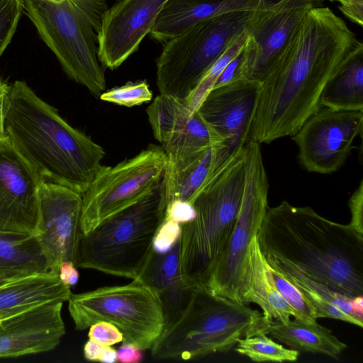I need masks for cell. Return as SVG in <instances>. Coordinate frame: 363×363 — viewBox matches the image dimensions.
Wrapping results in <instances>:
<instances>
[{
  "mask_svg": "<svg viewBox=\"0 0 363 363\" xmlns=\"http://www.w3.org/2000/svg\"><path fill=\"white\" fill-rule=\"evenodd\" d=\"M235 350L257 362H294L299 355L298 351L286 348L261 333H251L240 338Z\"/></svg>",
  "mask_w": 363,
  "mask_h": 363,
  "instance_id": "cell-28",
  "label": "cell"
},
{
  "mask_svg": "<svg viewBox=\"0 0 363 363\" xmlns=\"http://www.w3.org/2000/svg\"><path fill=\"white\" fill-rule=\"evenodd\" d=\"M180 234L181 224L164 220L155 235L152 248L158 252L168 251L179 238Z\"/></svg>",
  "mask_w": 363,
  "mask_h": 363,
  "instance_id": "cell-33",
  "label": "cell"
},
{
  "mask_svg": "<svg viewBox=\"0 0 363 363\" xmlns=\"http://www.w3.org/2000/svg\"><path fill=\"white\" fill-rule=\"evenodd\" d=\"M62 301L49 302L0 323V358L54 350L65 335Z\"/></svg>",
  "mask_w": 363,
  "mask_h": 363,
  "instance_id": "cell-18",
  "label": "cell"
},
{
  "mask_svg": "<svg viewBox=\"0 0 363 363\" xmlns=\"http://www.w3.org/2000/svg\"><path fill=\"white\" fill-rule=\"evenodd\" d=\"M4 126L15 148L45 180L82 194L103 165L104 148L69 125L24 80L11 85Z\"/></svg>",
  "mask_w": 363,
  "mask_h": 363,
  "instance_id": "cell-3",
  "label": "cell"
},
{
  "mask_svg": "<svg viewBox=\"0 0 363 363\" xmlns=\"http://www.w3.org/2000/svg\"><path fill=\"white\" fill-rule=\"evenodd\" d=\"M260 0H167L150 32L164 43L194 25L218 14L233 11H252Z\"/></svg>",
  "mask_w": 363,
  "mask_h": 363,
  "instance_id": "cell-22",
  "label": "cell"
},
{
  "mask_svg": "<svg viewBox=\"0 0 363 363\" xmlns=\"http://www.w3.org/2000/svg\"><path fill=\"white\" fill-rule=\"evenodd\" d=\"M146 112L153 135L167 158L223 145L220 138L183 99L160 94Z\"/></svg>",
  "mask_w": 363,
  "mask_h": 363,
  "instance_id": "cell-17",
  "label": "cell"
},
{
  "mask_svg": "<svg viewBox=\"0 0 363 363\" xmlns=\"http://www.w3.org/2000/svg\"><path fill=\"white\" fill-rule=\"evenodd\" d=\"M320 104L336 111H363V45L330 77Z\"/></svg>",
  "mask_w": 363,
  "mask_h": 363,
  "instance_id": "cell-27",
  "label": "cell"
},
{
  "mask_svg": "<svg viewBox=\"0 0 363 363\" xmlns=\"http://www.w3.org/2000/svg\"><path fill=\"white\" fill-rule=\"evenodd\" d=\"M82 194L66 186L43 180L38 189L36 233L50 272L61 264L75 265L80 230Z\"/></svg>",
  "mask_w": 363,
  "mask_h": 363,
  "instance_id": "cell-13",
  "label": "cell"
},
{
  "mask_svg": "<svg viewBox=\"0 0 363 363\" xmlns=\"http://www.w3.org/2000/svg\"><path fill=\"white\" fill-rule=\"evenodd\" d=\"M362 128L363 111L320 107L292 135L298 148L299 163L311 172H336L350 154Z\"/></svg>",
  "mask_w": 363,
  "mask_h": 363,
  "instance_id": "cell-12",
  "label": "cell"
},
{
  "mask_svg": "<svg viewBox=\"0 0 363 363\" xmlns=\"http://www.w3.org/2000/svg\"><path fill=\"white\" fill-rule=\"evenodd\" d=\"M244 50L245 45L222 71L216 81L213 89L228 84L238 79L245 78L243 77V64L245 61Z\"/></svg>",
  "mask_w": 363,
  "mask_h": 363,
  "instance_id": "cell-36",
  "label": "cell"
},
{
  "mask_svg": "<svg viewBox=\"0 0 363 363\" xmlns=\"http://www.w3.org/2000/svg\"><path fill=\"white\" fill-rule=\"evenodd\" d=\"M167 0H119L104 13L96 33L103 67L115 69L138 50Z\"/></svg>",
  "mask_w": 363,
  "mask_h": 363,
  "instance_id": "cell-16",
  "label": "cell"
},
{
  "mask_svg": "<svg viewBox=\"0 0 363 363\" xmlns=\"http://www.w3.org/2000/svg\"><path fill=\"white\" fill-rule=\"evenodd\" d=\"M267 263L276 267L307 298L315 308L317 318H330L363 326L353 315L351 298L318 283L301 272L294 265L272 256H264Z\"/></svg>",
  "mask_w": 363,
  "mask_h": 363,
  "instance_id": "cell-25",
  "label": "cell"
},
{
  "mask_svg": "<svg viewBox=\"0 0 363 363\" xmlns=\"http://www.w3.org/2000/svg\"><path fill=\"white\" fill-rule=\"evenodd\" d=\"M325 0H260L247 21L243 77L262 83L304 16Z\"/></svg>",
  "mask_w": 363,
  "mask_h": 363,
  "instance_id": "cell-11",
  "label": "cell"
},
{
  "mask_svg": "<svg viewBox=\"0 0 363 363\" xmlns=\"http://www.w3.org/2000/svg\"><path fill=\"white\" fill-rule=\"evenodd\" d=\"M84 356L89 361L103 363L117 362V350L111 346L104 345L90 339L84 346Z\"/></svg>",
  "mask_w": 363,
  "mask_h": 363,
  "instance_id": "cell-35",
  "label": "cell"
},
{
  "mask_svg": "<svg viewBox=\"0 0 363 363\" xmlns=\"http://www.w3.org/2000/svg\"><path fill=\"white\" fill-rule=\"evenodd\" d=\"M5 115L6 113H0V142L8 137L4 126Z\"/></svg>",
  "mask_w": 363,
  "mask_h": 363,
  "instance_id": "cell-44",
  "label": "cell"
},
{
  "mask_svg": "<svg viewBox=\"0 0 363 363\" xmlns=\"http://www.w3.org/2000/svg\"><path fill=\"white\" fill-rule=\"evenodd\" d=\"M10 89L11 85L0 76V113L6 112Z\"/></svg>",
  "mask_w": 363,
  "mask_h": 363,
  "instance_id": "cell-42",
  "label": "cell"
},
{
  "mask_svg": "<svg viewBox=\"0 0 363 363\" xmlns=\"http://www.w3.org/2000/svg\"><path fill=\"white\" fill-rule=\"evenodd\" d=\"M50 272L35 235L0 231V277L9 279Z\"/></svg>",
  "mask_w": 363,
  "mask_h": 363,
  "instance_id": "cell-26",
  "label": "cell"
},
{
  "mask_svg": "<svg viewBox=\"0 0 363 363\" xmlns=\"http://www.w3.org/2000/svg\"><path fill=\"white\" fill-rule=\"evenodd\" d=\"M351 220L348 224L356 232L363 235V181L352 194L348 201Z\"/></svg>",
  "mask_w": 363,
  "mask_h": 363,
  "instance_id": "cell-37",
  "label": "cell"
},
{
  "mask_svg": "<svg viewBox=\"0 0 363 363\" xmlns=\"http://www.w3.org/2000/svg\"><path fill=\"white\" fill-rule=\"evenodd\" d=\"M352 1H354V0H337V1L340 3V4H345V3Z\"/></svg>",
  "mask_w": 363,
  "mask_h": 363,
  "instance_id": "cell-46",
  "label": "cell"
},
{
  "mask_svg": "<svg viewBox=\"0 0 363 363\" xmlns=\"http://www.w3.org/2000/svg\"><path fill=\"white\" fill-rule=\"evenodd\" d=\"M196 216V211L193 204L174 201L166 206L164 220H170L179 224L192 220Z\"/></svg>",
  "mask_w": 363,
  "mask_h": 363,
  "instance_id": "cell-38",
  "label": "cell"
},
{
  "mask_svg": "<svg viewBox=\"0 0 363 363\" xmlns=\"http://www.w3.org/2000/svg\"><path fill=\"white\" fill-rule=\"evenodd\" d=\"M89 339L107 346L123 341V335L113 324L99 321L89 327Z\"/></svg>",
  "mask_w": 363,
  "mask_h": 363,
  "instance_id": "cell-34",
  "label": "cell"
},
{
  "mask_svg": "<svg viewBox=\"0 0 363 363\" xmlns=\"http://www.w3.org/2000/svg\"><path fill=\"white\" fill-rule=\"evenodd\" d=\"M267 268L276 288L292 309L294 317L308 323L316 321L315 308L300 290L276 267L267 263Z\"/></svg>",
  "mask_w": 363,
  "mask_h": 363,
  "instance_id": "cell-30",
  "label": "cell"
},
{
  "mask_svg": "<svg viewBox=\"0 0 363 363\" xmlns=\"http://www.w3.org/2000/svg\"><path fill=\"white\" fill-rule=\"evenodd\" d=\"M350 304L354 317L363 322V296L351 298Z\"/></svg>",
  "mask_w": 363,
  "mask_h": 363,
  "instance_id": "cell-43",
  "label": "cell"
},
{
  "mask_svg": "<svg viewBox=\"0 0 363 363\" xmlns=\"http://www.w3.org/2000/svg\"><path fill=\"white\" fill-rule=\"evenodd\" d=\"M22 13L21 0H0V57L11 42Z\"/></svg>",
  "mask_w": 363,
  "mask_h": 363,
  "instance_id": "cell-32",
  "label": "cell"
},
{
  "mask_svg": "<svg viewBox=\"0 0 363 363\" xmlns=\"http://www.w3.org/2000/svg\"><path fill=\"white\" fill-rule=\"evenodd\" d=\"M238 301L243 303H256L262 310V317L268 320L285 323L294 315L272 279L257 235L250 241L245 257Z\"/></svg>",
  "mask_w": 363,
  "mask_h": 363,
  "instance_id": "cell-21",
  "label": "cell"
},
{
  "mask_svg": "<svg viewBox=\"0 0 363 363\" xmlns=\"http://www.w3.org/2000/svg\"><path fill=\"white\" fill-rule=\"evenodd\" d=\"M246 40L247 33L245 31L228 47L185 99L186 103L194 112L197 111L205 96L213 89L216 81L224 68L244 47Z\"/></svg>",
  "mask_w": 363,
  "mask_h": 363,
  "instance_id": "cell-29",
  "label": "cell"
},
{
  "mask_svg": "<svg viewBox=\"0 0 363 363\" xmlns=\"http://www.w3.org/2000/svg\"><path fill=\"white\" fill-rule=\"evenodd\" d=\"M67 301L76 330H86L99 321L108 322L121 332L123 342L142 350H150L165 327L158 299L137 280L125 285L72 293Z\"/></svg>",
  "mask_w": 363,
  "mask_h": 363,
  "instance_id": "cell-8",
  "label": "cell"
},
{
  "mask_svg": "<svg viewBox=\"0 0 363 363\" xmlns=\"http://www.w3.org/2000/svg\"><path fill=\"white\" fill-rule=\"evenodd\" d=\"M251 333L269 335L297 351L322 354L335 359L347 348V345L330 329L316 321L308 323L295 318L284 323L262 317Z\"/></svg>",
  "mask_w": 363,
  "mask_h": 363,
  "instance_id": "cell-24",
  "label": "cell"
},
{
  "mask_svg": "<svg viewBox=\"0 0 363 363\" xmlns=\"http://www.w3.org/2000/svg\"><path fill=\"white\" fill-rule=\"evenodd\" d=\"M167 162L162 147L150 145L114 166L102 165L82 194L81 233L87 234L152 190L163 179Z\"/></svg>",
  "mask_w": 363,
  "mask_h": 363,
  "instance_id": "cell-9",
  "label": "cell"
},
{
  "mask_svg": "<svg viewBox=\"0 0 363 363\" xmlns=\"http://www.w3.org/2000/svg\"><path fill=\"white\" fill-rule=\"evenodd\" d=\"M148 287L163 310L165 326L174 321L186 306L193 291L184 281L180 270V240L165 252L153 248L135 279Z\"/></svg>",
  "mask_w": 363,
  "mask_h": 363,
  "instance_id": "cell-20",
  "label": "cell"
},
{
  "mask_svg": "<svg viewBox=\"0 0 363 363\" xmlns=\"http://www.w3.org/2000/svg\"><path fill=\"white\" fill-rule=\"evenodd\" d=\"M245 157V146L196 199L195 218L181 224L180 270L191 288L206 286L230 240L244 190Z\"/></svg>",
  "mask_w": 363,
  "mask_h": 363,
  "instance_id": "cell-4",
  "label": "cell"
},
{
  "mask_svg": "<svg viewBox=\"0 0 363 363\" xmlns=\"http://www.w3.org/2000/svg\"><path fill=\"white\" fill-rule=\"evenodd\" d=\"M272 1H276V0H272Z\"/></svg>",
  "mask_w": 363,
  "mask_h": 363,
  "instance_id": "cell-49",
  "label": "cell"
},
{
  "mask_svg": "<svg viewBox=\"0 0 363 363\" xmlns=\"http://www.w3.org/2000/svg\"><path fill=\"white\" fill-rule=\"evenodd\" d=\"M268 190L260 143L249 140L245 145L244 190L235 225L227 247L205 286L214 293L239 301L245 257L268 208Z\"/></svg>",
  "mask_w": 363,
  "mask_h": 363,
  "instance_id": "cell-10",
  "label": "cell"
},
{
  "mask_svg": "<svg viewBox=\"0 0 363 363\" xmlns=\"http://www.w3.org/2000/svg\"><path fill=\"white\" fill-rule=\"evenodd\" d=\"M257 236L264 256L288 262L342 295L363 296V235L348 224L284 201L268 206Z\"/></svg>",
  "mask_w": 363,
  "mask_h": 363,
  "instance_id": "cell-2",
  "label": "cell"
},
{
  "mask_svg": "<svg viewBox=\"0 0 363 363\" xmlns=\"http://www.w3.org/2000/svg\"><path fill=\"white\" fill-rule=\"evenodd\" d=\"M142 350L133 344L123 342L117 350V362L121 363H138L143 359Z\"/></svg>",
  "mask_w": 363,
  "mask_h": 363,
  "instance_id": "cell-39",
  "label": "cell"
},
{
  "mask_svg": "<svg viewBox=\"0 0 363 363\" xmlns=\"http://www.w3.org/2000/svg\"><path fill=\"white\" fill-rule=\"evenodd\" d=\"M340 11L351 21L362 26L363 25V0H354L340 4Z\"/></svg>",
  "mask_w": 363,
  "mask_h": 363,
  "instance_id": "cell-40",
  "label": "cell"
},
{
  "mask_svg": "<svg viewBox=\"0 0 363 363\" xmlns=\"http://www.w3.org/2000/svg\"><path fill=\"white\" fill-rule=\"evenodd\" d=\"M167 159L164 175L166 206L174 201L193 204L230 158L223 145L218 144Z\"/></svg>",
  "mask_w": 363,
  "mask_h": 363,
  "instance_id": "cell-19",
  "label": "cell"
},
{
  "mask_svg": "<svg viewBox=\"0 0 363 363\" xmlns=\"http://www.w3.org/2000/svg\"><path fill=\"white\" fill-rule=\"evenodd\" d=\"M250 11L218 14L163 43L156 61L160 94L185 100L228 47L246 31Z\"/></svg>",
  "mask_w": 363,
  "mask_h": 363,
  "instance_id": "cell-7",
  "label": "cell"
},
{
  "mask_svg": "<svg viewBox=\"0 0 363 363\" xmlns=\"http://www.w3.org/2000/svg\"><path fill=\"white\" fill-rule=\"evenodd\" d=\"M11 279H6V278H4L3 277H0V285L6 283V281H9Z\"/></svg>",
  "mask_w": 363,
  "mask_h": 363,
  "instance_id": "cell-45",
  "label": "cell"
},
{
  "mask_svg": "<svg viewBox=\"0 0 363 363\" xmlns=\"http://www.w3.org/2000/svg\"><path fill=\"white\" fill-rule=\"evenodd\" d=\"M99 97L101 100L106 102L133 107L150 101L152 91L146 81L130 82L125 85L104 91Z\"/></svg>",
  "mask_w": 363,
  "mask_h": 363,
  "instance_id": "cell-31",
  "label": "cell"
},
{
  "mask_svg": "<svg viewBox=\"0 0 363 363\" xmlns=\"http://www.w3.org/2000/svg\"><path fill=\"white\" fill-rule=\"evenodd\" d=\"M328 1H329L331 3H334V2L337 1V0H328Z\"/></svg>",
  "mask_w": 363,
  "mask_h": 363,
  "instance_id": "cell-47",
  "label": "cell"
},
{
  "mask_svg": "<svg viewBox=\"0 0 363 363\" xmlns=\"http://www.w3.org/2000/svg\"><path fill=\"white\" fill-rule=\"evenodd\" d=\"M116 1H119V0H116Z\"/></svg>",
  "mask_w": 363,
  "mask_h": 363,
  "instance_id": "cell-48",
  "label": "cell"
},
{
  "mask_svg": "<svg viewBox=\"0 0 363 363\" xmlns=\"http://www.w3.org/2000/svg\"><path fill=\"white\" fill-rule=\"evenodd\" d=\"M361 45L331 9L309 10L261 83L249 140L268 144L294 135L321 107L330 77Z\"/></svg>",
  "mask_w": 363,
  "mask_h": 363,
  "instance_id": "cell-1",
  "label": "cell"
},
{
  "mask_svg": "<svg viewBox=\"0 0 363 363\" xmlns=\"http://www.w3.org/2000/svg\"><path fill=\"white\" fill-rule=\"evenodd\" d=\"M58 275L60 280L69 287L75 285L79 277L76 266L69 261H65L61 264Z\"/></svg>",
  "mask_w": 363,
  "mask_h": 363,
  "instance_id": "cell-41",
  "label": "cell"
},
{
  "mask_svg": "<svg viewBox=\"0 0 363 363\" xmlns=\"http://www.w3.org/2000/svg\"><path fill=\"white\" fill-rule=\"evenodd\" d=\"M71 294L51 272L11 279L0 285V323L49 302L67 301Z\"/></svg>",
  "mask_w": 363,
  "mask_h": 363,
  "instance_id": "cell-23",
  "label": "cell"
},
{
  "mask_svg": "<svg viewBox=\"0 0 363 363\" xmlns=\"http://www.w3.org/2000/svg\"><path fill=\"white\" fill-rule=\"evenodd\" d=\"M262 314L245 303L195 287L185 308L150 348L157 360H190L231 350L250 333Z\"/></svg>",
  "mask_w": 363,
  "mask_h": 363,
  "instance_id": "cell-6",
  "label": "cell"
},
{
  "mask_svg": "<svg viewBox=\"0 0 363 363\" xmlns=\"http://www.w3.org/2000/svg\"><path fill=\"white\" fill-rule=\"evenodd\" d=\"M260 86L256 81L240 78L213 88L196 111L220 138L230 157L242 150L249 140Z\"/></svg>",
  "mask_w": 363,
  "mask_h": 363,
  "instance_id": "cell-14",
  "label": "cell"
},
{
  "mask_svg": "<svg viewBox=\"0 0 363 363\" xmlns=\"http://www.w3.org/2000/svg\"><path fill=\"white\" fill-rule=\"evenodd\" d=\"M164 179L143 198L81 233L75 266L136 279L164 219Z\"/></svg>",
  "mask_w": 363,
  "mask_h": 363,
  "instance_id": "cell-5",
  "label": "cell"
},
{
  "mask_svg": "<svg viewBox=\"0 0 363 363\" xmlns=\"http://www.w3.org/2000/svg\"><path fill=\"white\" fill-rule=\"evenodd\" d=\"M43 180L8 137L0 142V231L35 234Z\"/></svg>",
  "mask_w": 363,
  "mask_h": 363,
  "instance_id": "cell-15",
  "label": "cell"
}]
</instances>
